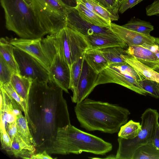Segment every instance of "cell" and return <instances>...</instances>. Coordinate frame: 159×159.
Returning <instances> with one entry per match:
<instances>
[{
    "label": "cell",
    "mask_w": 159,
    "mask_h": 159,
    "mask_svg": "<svg viewBox=\"0 0 159 159\" xmlns=\"http://www.w3.org/2000/svg\"><path fill=\"white\" fill-rule=\"evenodd\" d=\"M14 71L0 55V87L10 82Z\"/></svg>",
    "instance_id": "33"
},
{
    "label": "cell",
    "mask_w": 159,
    "mask_h": 159,
    "mask_svg": "<svg viewBox=\"0 0 159 159\" xmlns=\"http://www.w3.org/2000/svg\"><path fill=\"white\" fill-rule=\"evenodd\" d=\"M146 15L149 16L159 15V0H155L146 7Z\"/></svg>",
    "instance_id": "37"
},
{
    "label": "cell",
    "mask_w": 159,
    "mask_h": 159,
    "mask_svg": "<svg viewBox=\"0 0 159 159\" xmlns=\"http://www.w3.org/2000/svg\"><path fill=\"white\" fill-rule=\"evenodd\" d=\"M139 83L149 95L156 98H159V93L157 87V82L150 80L144 79L139 81Z\"/></svg>",
    "instance_id": "34"
},
{
    "label": "cell",
    "mask_w": 159,
    "mask_h": 159,
    "mask_svg": "<svg viewBox=\"0 0 159 159\" xmlns=\"http://www.w3.org/2000/svg\"><path fill=\"white\" fill-rule=\"evenodd\" d=\"M119 4L125 0H116Z\"/></svg>",
    "instance_id": "44"
},
{
    "label": "cell",
    "mask_w": 159,
    "mask_h": 159,
    "mask_svg": "<svg viewBox=\"0 0 159 159\" xmlns=\"http://www.w3.org/2000/svg\"><path fill=\"white\" fill-rule=\"evenodd\" d=\"M109 67L114 70L128 74L138 81L145 79L127 62L115 63L109 65Z\"/></svg>",
    "instance_id": "32"
},
{
    "label": "cell",
    "mask_w": 159,
    "mask_h": 159,
    "mask_svg": "<svg viewBox=\"0 0 159 159\" xmlns=\"http://www.w3.org/2000/svg\"><path fill=\"white\" fill-rule=\"evenodd\" d=\"M51 65L48 70L50 80L69 93L70 83V68L58 53L51 59Z\"/></svg>",
    "instance_id": "13"
},
{
    "label": "cell",
    "mask_w": 159,
    "mask_h": 159,
    "mask_svg": "<svg viewBox=\"0 0 159 159\" xmlns=\"http://www.w3.org/2000/svg\"><path fill=\"white\" fill-rule=\"evenodd\" d=\"M14 46L9 39L2 37L0 39V55L14 72L19 74L18 66L13 52Z\"/></svg>",
    "instance_id": "22"
},
{
    "label": "cell",
    "mask_w": 159,
    "mask_h": 159,
    "mask_svg": "<svg viewBox=\"0 0 159 159\" xmlns=\"http://www.w3.org/2000/svg\"><path fill=\"white\" fill-rule=\"evenodd\" d=\"M157 110L148 108L142 114L141 129L134 138L126 139L118 137V148L115 155L116 159H132L135 151L140 147L152 142V137L159 123Z\"/></svg>",
    "instance_id": "6"
},
{
    "label": "cell",
    "mask_w": 159,
    "mask_h": 159,
    "mask_svg": "<svg viewBox=\"0 0 159 159\" xmlns=\"http://www.w3.org/2000/svg\"><path fill=\"white\" fill-rule=\"evenodd\" d=\"M157 90H158V91L159 93V83L157 82Z\"/></svg>",
    "instance_id": "45"
},
{
    "label": "cell",
    "mask_w": 159,
    "mask_h": 159,
    "mask_svg": "<svg viewBox=\"0 0 159 159\" xmlns=\"http://www.w3.org/2000/svg\"><path fill=\"white\" fill-rule=\"evenodd\" d=\"M156 71L159 73V66L154 70Z\"/></svg>",
    "instance_id": "46"
},
{
    "label": "cell",
    "mask_w": 159,
    "mask_h": 159,
    "mask_svg": "<svg viewBox=\"0 0 159 159\" xmlns=\"http://www.w3.org/2000/svg\"><path fill=\"white\" fill-rule=\"evenodd\" d=\"M112 149L111 143L70 124L58 129L54 139L46 150L49 154H79L84 152L103 155Z\"/></svg>",
    "instance_id": "3"
},
{
    "label": "cell",
    "mask_w": 159,
    "mask_h": 159,
    "mask_svg": "<svg viewBox=\"0 0 159 159\" xmlns=\"http://www.w3.org/2000/svg\"><path fill=\"white\" fill-rule=\"evenodd\" d=\"M143 0H136V4L137 5L140 2L142 1Z\"/></svg>",
    "instance_id": "47"
},
{
    "label": "cell",
    "mask_w": 159,
    "mask_h": 159,
    "mask_svg": "<svg viewBox=\"0 0 159 159\" xmlns=\"http://www.w3.org/2000/svg\"><path fill=\"white\" fill-rule=\"evenodd\" d=\"M89 2L87 8L98 15L102 17L108 23L117 20L119 18L112 14L105 8L92 0H85Z\"/></svg>",
    "instance_id": "30"
},
{
    "label": "cell",
    "mask_w": 159,
    "mask_h": 159,
    "mask_svg": "<svg viewBox=\"0 0 159 159\" xmlns=\"http://www.w3.org/2000/svg\"><path fill=\"white\" fill-rule=\"evenodd\" d=\"M109 29L117 37L128 46L142 45L144 44H156L155 37L141 34L111 22Z\"/></svg>",
    "instance_id": "14"
},
{
    "label": "cell",
    "mask_w": 159,
    "mask_h": 159,
    "mask_svg": "<svg viewBox=\"0 0 159 159\" xmlns=\"http://www.w3.org/2000/svg\"><path fill=\"white\" fill-rule=\"evenodd\" d=\"M3 100L0 102V129L6 130L9 124L16 121L17 116L21 114L23 110L17 102L10 97L2 87H0Z\"/></svg>",
    "instance_id": "15"
},
{
    "label": "cell",
    "mask_w": 159,
    "mask_h": 159,
    "mask_svg": "<svg viewBox=\"0 0 159 159\" xmlns=\"http://www.w3.org/2000/svg\"><path fill=\"white\" fill-rule=\"evenodd\" d=\"M98 75V74L92 69L84 59L77 88L71 97L73 102L79 103L87 98L96 87Z\"/></svg>",
    "instance_id": "12"
},
{
    "label": "cell",
    "mask_w": 159,
    "mask_h": 159,
    "mask_svg": "<svg viewBox=\"0 0 159 159\" xmlns=\"http://www.w3.org/2000/svg\"><path fill=\"white\" fill-rule=\"evenodd\" d=\"M5 26L20 38H42L48 34L31 6L25 0H0Z\"/></svg>",
    "instance_id": "4"
},
{
    "label": "cell",
    "mask_w": 159,
    "mask_h": 159,
    "mask_svg": "<svg viewBox=\"0 0 159 159\" xmlns=\"http://www.w3.org/2000/svg\"><path fill=\"white\" fill-rule=\"evenodd\" d=\"M122 57L126 62L143 77L145 79L153 80L157 83L158 82L159 73L141 62L133 56L126 54L123 55Z\"/></svg>",
    "instance_id": "18"
},
{
    "label": "cell",
    "mask_w": 159,
    "mask_h": 159,
    "mask_svg": "<svg viewBox=\"0 0 159 159\" xmlns=\"http://www.w3.org/2000/svg\"><path fill=\"white\" fill-rule=\"evenodd\" d=\"M125 48L121 47H113L98 50L110 65L125 62L122 57L123 55L127 54L125 52Z\"/></svg>",
    "instance_id": "24"
},
{
    "label": "cell",
    "mask_w": 159,
    "mask_h": 159,
    "mask_svg": "<svg viewBox=\"0 0 159 159\" xmlns=\"http://www.w3.org/2000/svg\"><path fill=\"white\" fill-rule=\"evenodd\" d=\"M32 82L31 79L14 72L10 82L17 94L27 105L29 94Z\"/></svg>",
    "instance_id": "19"
},
{
    "label": "cell",
    "mask_w": 159,
    "mask_h": 159,
    "mask_svg": "<svg viewBox=\"0 0 159 159\" xmlns=\"http://www.w3.org/2000/svg\"><path fill=\"white\" fill-rule=\"evenodd\" d=\"M74 111L82 128L110 134L119 131L130 114L128 109L118 105L87 98L76 103Z\"/></svg>",
    "instance_id": "2"
},
{
    "label": "cell",
    "mask_w": 159,
    "mask_h": 159,
    "mask_svg": "<svg viewBox=\"0 0 159 159\" xmlns=\"http://www.w3.org/2000/svg\"><path fill=\"white\" fill-rule=\"evenodd\" d=\"M8 155L16 158L30 159L31 156L35 153V147L33 145L28 144L18 131L14 136Z\"/></svg>",
    "instance_id": "16"
},
{
    "label": "cell",
    "mask_w": 159,
    "mask_h": 159,
    "mask_svg": "<svg viewBox=\"0 0 159 159\" xmlns=\"http://www.w3.org/2000/svg\"><path fill=\"white\" fill-rule=\"evenodd\" d=\"M77 5L75 8L80 16L85 21L101 27L109 28L110 24L101 16L88 9L79 0H76Z\"/></svg>",
    "instance_id": "21"
},
{
    "label": "cell",
    "mask_w": 159,
    "mask_h": 159,
    "mask_svg": "<svg viewBox=\"0 0 159 159\" xmlns=\"http://www.w3.org/2000/svg\"><path fill=\"white\" fill-rule=\"evenodd\" d=\"M141 128L139 122L130 120L120 127L118 136L126 139H133L138 135Z\"/></svg>",
    "instance_id": "27"
},
{
    "label": "cell",
    "mask_w": 159,
    "mask_h": 159,
    "mask_svg": "<svg viewBox=\"0 0 159 159\" xmlns=\"http://www.w3.org/2000/svg\"><path fill=\"white\" fill-rule=\"evenodd\" d=\"M42 38H12L9 40L13 46L35 58L48 71L52 63L45 52L42 44Z\"/></svg>",
    "instance_id": "11"
},
{
    "label": "cell",
    "mask_w": 159,
    "mask_h": 159,
    "mask_svg": "<svg viewBox=\"0 0 159 159\" xmlns=\"http://www.w3.org/2000/svg\"><path fill=\"white\" fill-rule=\"evenodd\" d=\"M1 87H2L7 93L12 98L14 99L21 107L29 126L30 123L28 114V105L17 94L10 83L5 84Z\"/></svg>",
    "instance_id": "31"
},
{
    "label": "cell",
    "mask_w": 159,
    "mask_h": 159,
    "mask_svg": "<svg viewBox=\"0 0 159 159\" xmlns=\"http://www.w3.org/2000/svg\"><path fill=\"white\" fill-rule=\"evenodd\" d=\"M16 122L20 134L28 144L33 145L36 148V143L30 131L26 119L22 113L17 116Z\"/></svg>",
    "instance_id": "29"
},
{
    "label": "cell",
    "mask_w": 159,
    "mask_h": 159,
    "mask_svg": "<svg viewBox=\"0 0 159 159\" xmlns=\"http://www.w3.org/2000/svg\"><path fill=\"white\" fill-rule=\"evenodd\" d=\"M132 159H159V151L151 142L138 148Z\"/></svg>",
    "instance_id": "26"
},
{
    "label": "cell",
    "mask_w": 159,
    "mask_h": 159,
    "mask_svg": "<svg viewBox=\"0 0 159 159\" xmlns=\"http://www.w3.org/2000/svg\"><path fill=\"white\" fill-rule=\"evenodd\" d=\"M54 43L62 59L69 66L90 49L85 36L66 27L55 35H52Z\"/></svg>",
    "instance_id": "7"
},
{
    "label": "cell",
    "mask_w": 159,
    "mask_h": 159,
    "mask_svg": "<svg viewBox=\"0 0 159 159\" xmlns=\"http://www.w3.org/2000/svg\"><path fill=\"white\" fill-rule=\"evenodd\" d=\"M48 34L55 35L66 26L67 8L58 0H25Z\"/></svg>",
    "instance_id": "5"
},
{
    "label": "cell",
    "mask_w": 159,
    "mask_h": 159,
    "mask_svg": "<svg viewBox=\"0 0 159 159\" xmlns=\"http://www.w3.org/2000/svg\"><path fill=\"white\" fill-rule=\"evenodd\" d=\"M67 8H75L77 5L76 0H59ZM83 1V0H79Z\"/></svg>",
    "instance_id": "41"
},
{
    "label": "cell",
    "mask_w": 159,
    "mask_h": 159,
    "mask_svg": "<svg viewBox=\"0 0 159 159\" xmlns=\"http://www.w3.org/2000/svg\"><path fill=\"white\" fill-rule=\"evenodd\" d=\"M125 52L127 54L134 57L143 64L151 61H158L154 53L142 45L128 46Z\"/></svg>",
    "instance_id": "23"
},
{
    "label": "cell",
    "mask_w": 159,
    "mask_h": 159,
    "mask_svg": "<svg viewBox=\"0 0 159 159\" xmlns=\"http://www.w3.org/2000/svg\"><path fill=\"white\" fill-rule=\"evenodd\" d=\"M109 83L119 84L140 95L148 94L138 81L128 74L108 67L98 74L95 86Z\"/></svg>",
    "instance_id": "9"
},
{
    "label": "cell",
    "mask_w": 159,
    "mask_h": 159,
    "mask_svg": "<svg viewBox=\"0 0 159 159\" xmlns=\"http://www.w3.org/2000/svg\"><path fill=\"white\" fill-rule=\"evenodd\" d=\"M136 0H125L119 4L118 12L123 13L128 9L136 5Z\"/></svg>",
    "instance_id": "38"
},
{
    "label": "cell",
    "mask_w": 159,
    "mask_h": 159,
    "mask_svg": "<svg viewBox=\"0 0 159 159\" xmlns=\"http://www.w3.org/2000/svg\"><path fill=\"white\" fill-rule=\"evenodd\" d=\"M66 12V26L85 36L101 34L118 38L109 28L95 25L83 20L75 8H67Z\"/></svg>",
    "instance_id": "10"
},
{
    "label": "cell",
    "mask_w": 159,
    "mask_h": 159,
    "mask_svg": "<svg viewBox=\"0 0 159 159\" xmlns=\"http://www.w3.org/2000/svg\"><path fill=\"white\" fill-rule=\"evenodd\" d=\"M13 52L22 76L41 82L50 80L48 70L35 58L14 46Z\"/></svg>",
    "instance_id": "8"
},
{
    "label": "cell",
    "mask_w": 159,
    "mask_h": 159,
    "mask_svg": "<svg viewBox=\"0 0 159 159\" xmlns=\"http://www.w3.org/2000/svg\"><path fill=\"white\" fill-rule=\"evenodd\" d=\"M0 131L2 148L7 153L11 148L12 142L6 130L0 129Z\"/></svg>",
    "instance_id": "36"
},
{
    "label": "cell",
    "mask_w": 159,
    "mask_h": 159,
    "mask_svg": "<svg viewBox=\"0 0 159 159\" xmlns=\"http://www.w3.org/2000/svg\"><path fill=\"white\" fill-rule=\"evenodd\" d=\"M90 49L98 50L113 47H121L127 48V44L118 38L101 34H94L85 36Z\"/></svg>",
    "instance_id": "17"
},
{
    "label": "cell",
    "mask_w": 159,
    "mask_h": 159,
    "mask_svg": "<svg viewBox=\"0 0 159 159\" xmlns=\"http://www.w3.org/2000/svg\"><path fill=\"white\" fill-rule=\"evenodd\" d=\"M105 8L112 14L119 17V4L116 0H92Z\"/></svg>",
    "instance_id": "35"
},
{
    "label": "cell",
    "mask_w": 159,
    "mask_h": 159,
    "mask_svg": "<svg viewBox=\"0 0 159 159\" xmlns=\"http://www.w3.org/2000/svg\"><path fill=\"white\" fill-rule=\"evenodd\" d=\"M154 53L157 58V60L159 61V49Z\"/></svg>",
    "instance_id": "43"
},
{
    "label": "cell",
    "mask_w": 159,
    "mask_h": 159,
    "mask_svg": "<svg viewBox=\"0 0 159 159\" xmlns=\"http://www.w3.org/2000/svg\"><path fill=\"white\" fill-rule=\"evenodd\" d=\"M84 59L96 73L99 74L109 66V64L99 50L89 49L84 54Z\"/></svg>",
    "instance_id": "20"
},
{
    "label": "cell",
    "mask_w": 159,
    "mask_h": 159,
    "mask_svg": "<svg viewBox=\"0 0 159 159\" xmlns=\"http://www.w3.org/2000/svg\"><path fill=\"white\" fill-rule=\"evenodd\" d=\"M158 83H159V81H158Z\"/></svg>",
    "instance_id": "48"
},
{
    "label": "cell",
    "mask_w": 159,
    "mask_h": 159,
    "mask_svg": "<svg viewBox=\"0 0 159 159\" xmlns=\"http://www.w3.org/2000/svg\"><path fill=\"white\" fill-rule=\"evenodd\" d=\"M84 54L73 63L70 67L69 89L71 90L72 93L74 92L76 89L80 76L84 60Z\"/></svg>",
    "instance_id": "28"
},
{
    "label": "cell",
    "mask_w": 159,
    "mask_h": 159,
    "mask_svg": "<svg viewBox=\"0 0 159 159\" xmlns=\"http://www.w3.org/2000/svg\"><path fill=\"white\" fill-rule=\"evenodd\" d=\"M129 30L138 33L150 35L154 30L153 26L149 22L140 19L132 18L127 23L122 25Z\"/></svg>",
    "instance_id": "25"
},
{
    "label": "cell",
    "mask_w": 159,
    "mask_h": 159,
    "mask_svg": "<svg viewBox=\"0 0 159 159\" xmlns=\"http://www.w3.org/2000/svg\"><path fill=\"white\" fill-rule=\"evenodd\" d=\"M45 150L42 152L32 155L30 159H54L50 156Z\"/></svg>",
    "instance_id": "39"
},
{
    "label": "cell",
    "mask_w": 159,
    "mask_h": 159,
    "mask_svg": "<svg viewBox=\"0 0 159 159\" xmlns=\"http://www.w3.org/2000/svg\"><path fill=\"white\" fill-rule=\"evenodd\" d=\"M63 90L52 81L33 80L28 100L29 127L38 152L46 150L59 128L70 124Z\"/></svg>",
    "instance_id": "1"
},
{
    "label": "cell",
    "mask_w": 159,
    "mask_h": 159,
    "mask_svg": "<svg viewBox=\"0 0 159 159\" xmlns=\"http://www.w3.org/2000/svg\"><path fill=\"white\" fill-rule=\"evenodd\" d=\"M152 143L155 147L159 151V123L155 128L152 137Z\"/></svg>",
    "instance_id": "40"
},
{
    "label": "cell",
    "mask_w": 159,
    "mask_h": 159,
    "mask_svg": "<svg viewBox=\"0 0 159 159\" xmlns=\"http://www.w3.org/2000/svg\"></svg>",
    "instance_id": "49"
},
{
    "label": "cell",
    "mask_w": 159,
    "mask_h": 159,
    "mask_svg": "<svg viewBox=\"0 0 159 159\" xmlns=\"http://www.w3.org/2000/svg\"><path fill=\"white\" fill-rule=\"evenodd\" d=\"M142 45L154 53L155 52L159 49V45L157 43L154 45L144 44Z\"/></svg>",
    "instance_id": "42"
}]
</instances>
